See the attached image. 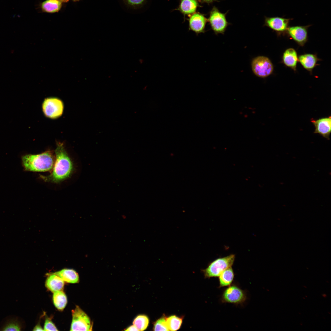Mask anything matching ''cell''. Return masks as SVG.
<instances>
[{"label": "cell", "mask_w": 331, "mask_h": 331, "mask_svg": "<svg viewBox=\"0 0 331 331\" xmlns=\"http://www.w3.org/2000/svg\"><path fill=\"white\" fill-rule=\"evenodd\" d=\"M55 152L56 159L52 172L48 176L41 177L45 181L57 183L70 176L73 166L62 143H57Z\"/></svg>", "instance_id": "cell-1"}, {"label": "cell", "mask_w": 331, "mask_h": 331, "mask_svg": "<svg viewBox=\"0 0 331 331\" xmlns=\"http://www.w3.org/2000/svg\"><path fill=\"white\" fill-rule=\"evenodd\" d=\"M21 327L17 321H11L8 322L3 327V331H20Z\"/></svg>", "instance_id": "cell-24"}, {"label": "cell", "mask_w": 331, "mask_h": 331, "mask_svg": "<svg viewBox=\"0 0 331 331\" xmlns=\"http://www.w3.org/2000/svg\"><path fill=\"white\" fill-rule=\"evenodd\" d=\"M68 0H46L41 5L42 10L44 12L52 13L58 12L61 9L63 3Z\"/></svg>", "instance_id": "cell-17"}, {"label": "cell", "mask_w": 331, "mask_h": 331, "mask_svg": "<svg viewBox=\"0 0 331 331\" xmlns=\"http://www.w3.org/2000/svg\"><path fill=\"white\" fill-rule=\"evenodd\" d=\"M235 259V255L232 254L214 260L203 270L205 277H218L224 271L232 267Z\"/></svg>", "instance_id": "cell-3"}, {"label": "cell", "mask_w": 331, "mask_h": 331, "mask_svg": "<svg viewBox=\"0 0 331 331\" xmlns=\"http://www.w3.org/2000/svg\"><path fill=\"white\" fill-rule=\"evenodd\" d=\"M319 60L316 55L311 54H305L298 57V61L304 68L311 73Z\"/></svg>", "instance_id": "cell-15"}, {"label": "cell", "mask_w": 331, "mask_h": 331, "mask_svg": "<svg viewBox=\"0 0 331 331\" xmlns=\"http://www.w3.org/2000/svg\"><path fill=\"white\" fill-rule=\"evenodd\" d=\"M311 25L289 26L286 33L299 45L303 46L308 40V29Z\"/></svg>", "instance_id": "cell-10"}, {"label": "cell", "mask_w": 331, "mask_h": 331, "mask_svg": "<svg viewBox=\"0 0 331 331\" xmlns=\"http://www.w3.org/2000/svg\"><path fill=\"white\" fill-rule=\"evenodd\" d=\"M298 61V57L297 53L294 49L291 48H288L283 53V63L286 66L295 71L296 70Z\"/></svg>", "instance_id": "cell-13"}, {"label": "cell", "mask_w": 331, "mask_h": 331, "mask_svg": "<svg viewBox=\"0 0 331 331\" xmlns=\"http://www.w3.org/2000/svg\"><path fill=\"white\" fill-rule=\"evenodd\" d=\"M53 301L55 307L59 310H62L67 303V297L62 290L53 293Z\"/></svg>", "instance_id": "cell-20"}, {"label": "cell", "mask_w": 331, "mask_h": 331, "mask_svg": "<svg viewBox=\"0 0 331 331\" xmlns=\"http://www.w3.org/2000/svg\"><path fill=\"white\" fill-rule=\"evenodd\" d=\"M228 11L225 13H222L214 6L209 12L208 22L211 29L216 35L224 34L228 26L231 24L226 19V16Z\"/></svg>", "instance_id": "cell-4"}, {"label": "cell", "mask_w": 331, "mask_h": 331, "mask_svg": "<svg viewBox=\"0 0 331 331\" xmlns=\"http://www.w3.org/2000/svg\"><path fill=\"white\" fill-rule=\"evenodd\" d=\"M293 18L282 17H264V26H267L279 35L286 32L290 21Z\"/></svg>", "instance_id": "cell-9"}, {"label": "cell", "mask_w": 331, "mask_h": 331, "mask_svg": "<svg viewBox=\"0 0 331 331\" xmlns=\"http://www.w3.org/2000/svg\"><path fill=\"white\" fill-rule=\"evenodd\" d=\"M145 0H126L127 3L131 6H139L143 4Z\"/></svg>", "instance_id": "cell-26"}, {"label": "cell", "mask_w": 331, "mask_h": 331, "mask_svg": "<svg viewBox=\"0 0 331 331\" xmlns=\"http://www.w3.org/2000/svg\"><path fill=\"white\" fill-rule=\"evenodd\" d=\"M53 156L49 151L37 154H28L22 157V163L27 171L32 172H46L50 171L53 167Z\"/></svg>", "instance_id": "cell-2"}, {"label": "cell", "mask_w": 331, "mask_h": 331, "mask_svg": "<svg viewBox=\"0 0 331 331\" xmlns=\"http://www.w3.org/2000/svg\"><path fill=\"white\" fill-rule=\"evenodd\" d=\"M64 284V281L61 278L53 273L49 275L45 282L46 287L53 293L62 290Z\"/></svg>", "instance_id": "cell-16"}, {"label": "cell", "mask_w": 331, "mask_h": 331, "mask_svg": "<svg viewBox=\"0 0 331 331\" xmlns=\"http://www.w3.org/2000/svg\"><path fill=\"white\" fill-rule=\"evenodd\" d=\"M189 29L196 34L204 33L208 19L204 14L199 12L189 15Z\"/></svg>", "instance_id": "cell-11"}, {"label": "cell", "mask_w": 331, "mask_h": 331, "mask_svg": "<svg viewBox=\"0 0 331 331\" xmlns=\"http://www.w3.org/2000/svg\"><path fill=\"white\" fill-rule=\"evenodd\" d=\"M60 277L64 281L70 283H76L79 281L78 273L74 270L64 269L53 273Z\"/></svg>", "instance_id": "cell-18"}, {"label": "cell", "mask_w": 331, "mask_h": 331, "mask_svg": "<svg viewBox=\"0 0 331 331\" xmlns=\"http://www.w3.org/2000/svg\"><path fill=\"white\" fill-rule=\"evenodd\" d=\"M72 0L73 1H78L79 0Z\"/></svg>", "instance_id": "cell-30"}, {"label": "cell", "mask_w": 331, "mask_h": 331, "mask_svg": "<svg viewBox=\"0 0 331 331\" xmlns=\"http://www.w3.org/2000/svg\"><path fill=\"white\" fill-rule=\"evenodd\" d=\"M34 331H43L44 329L41 327L40 324H37L33 328Z\"/></svg>", "instance_id": "cell-29"}, {"label": "cell", "mask_w": 331, "mask_h": 331, "mask_svg": "<svg viewBox=\"0 0 331 331\" xmlns=\"http://www.w3.org/2000/svg\"><path fill=\"white\" fill-rule=\"evenodd\" d=\"M125 331H139L136 327L134 325H131L125 330Z\"/></svg>", "instance_id": "cell-28"}, {"label": "cell", "mask_w": 331, "mask_h": 331, "mask_svg": "<svg viewBox=\"0 0 331 331\" xmlns=\"http://www.w3.org/2000/svg\"><path fill=\"white\" fill-rule=\"evenodd\" d=\"M234 272L231 267L224 271L219 276V287H227L230 285L234 279Z\"/></svg>", "instance_id": "cell-19"}, {"label": "cell", "mask_w": 331, "mask_h": 331, "mask_svg": "<svg viewBox=\"0 0 331 331\" xmlns=\"http://www.w3.org/2000/svg\"><path fill=\"white\" fill-rule=\"evenodd\" d=\"M44 330L58 331V330L51 319L46 318L45 321Z\"/></svg>", "instance_id": "cell-25"}, {"label": "cell", "mask_w": 331, "mask_h": 331, "mask_svg": "<svg viewBox=\"0 0 331 331\" xmlns=\"http://www.w3.org/2000/svg\"><path fill=\"white\" fill-rule=\"evenodd\" d=\"M149 322L148 317L142 314L138 316L134 320L133 323L139 331H143L147 328Z\"/></svg>", "instance_id": "cell-22"}, {"label": "cell", "mask_w": 331, "mask_h": 331, "mask_svg": "<svg viewBox=\"0 0 331 331\" xmlns=\"http://www.w3.org/2000/svg\"><path fill=\"white\" fill-rule=\"evenodd\" d=\"M167 317L164 315L156 320L154 323V331H169L166 323Z\"/></svg>", "instance_id": "cell-23"}, {"label": "cell", "mask_w": 331, "mask_h": 331, "mask_svg": "<svg viewBox=\"0 0 331 331\" xmlns=\"http://www.w3.org/2000/svg\"><path fill=\"white\" fill-rule=\"evenodd\" d=\"M72 319L70 330L90 331L92 325L87 315L78 306L72 311Z\"/></svg>", "instance_id": "cell-6"}, {"label": "cell", "mask_w": 331, "mask_h": 331, "mask_svg": "<svg viewBox=\"0 0 331 331\" xmlns=\"http://www.w3.org/2000/svg\"><path fill=\"white\" fill-rule=\"evenodd\" d=\"M311 122L315 127L314 133L318 134L327 139H329L331 131L330 116L317 120L312 119Z\"/></svg>", "instance_id": "cell-12"}, {"label": "cell", "mask_w": 331, "mask_h": 331, "mask_svg": "<svg viewBox=\"0 0 331 331\" xmlns=\"http://www.w3.org/2000/svg\"><path fill=\"white\" fill-rule=\"evenodd\" d=\"M183 318L175 315H172L166 318V323L170 331H176L181 327Z\"/></svg>", "instance_id": "cell-21"}, {"label": "cell", "mask_w": 331, "mask_h": 331, "mask_svg": "<svg viewBox=\"0 0 331 331\" xmlns=\"http://www.w3.org/2000/svg\"><path fill=\"white\" fill-rule=\"evenodd\" d=\"M198 1L202 3H206L208 5L212 4L214 2H220L217 0H198Z\"/></svg>", "instance_id": "cell-27"}, {"label": "cell", "mask_w": 331, "mask_h": 331, "mask_svg": "<svg viewBox=\"0 0 331 331\" xmlns=\"http://www.w3.org/2000/svg\"><path fill=\"white\" fill-rule=\"evenodd\" d=\"M201 7L197 0H180L177 9L185 17L196 12L198 7Z\"/></svg>", "instance_id": "cell-14"}, {"label": "cell", "mask_w": 331, "mask_h": 331, "mask_svg": "<svg viewBox=\"0 0 331 331\" xmlns=\"http://www.w3.org/2000/svg\"><path fill=\"white\" fill-rule=\"evenodd\" d=\"M251 66L253 74L257 76L265 78L273 72V66L270 59L267 57L259 56L253 58Z\"/></svg>", "instance_id": "cell-5"}, {"label": "cell", "mask_w": 331, "mask_h": 331, "mask_svg": "<svg viewBox=\"0 0 331 331\" xmlns=\"http://www.w3.org/2000/svg\"><path fill=\"white\" fill-rule=\"evenodd\" d=\"M63 108L62 101L55 97L47 98L42 104V109L44 115L51 119H55L61 116Z\"/></svg>", "instance_id": "cell-8"}, {"label": "cell", "mask_w": 331, "mask_h": 331, "mask_svg": "<svg viewBox=\"0 0 331 331\" xmlns=\"http://www.w3.org/2000/svg\"><path fill=\"white\" fill-rule=\"evenodd\" d=\"M246 297L244 291L236 285L231 284L223 291L221 300L223 303L238 304L244 302Z\"/></svg>", "instance_id": "cell-7"}]
</instances>
